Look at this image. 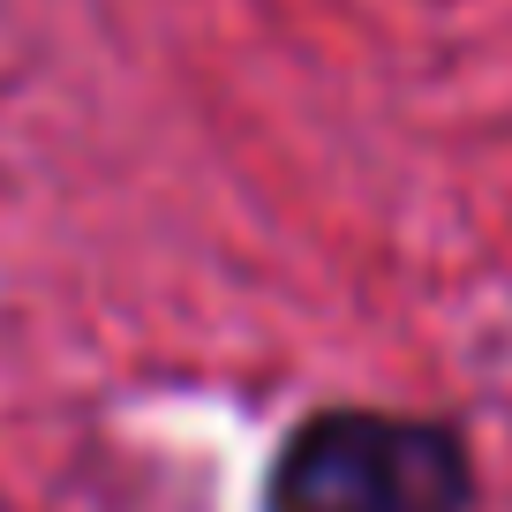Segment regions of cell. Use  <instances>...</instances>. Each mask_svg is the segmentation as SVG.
I'll list each match as a JSON object with an SVG mask.
<instances>
[{
    "mask_svg": "<svg viewBox=\"0 0 512 512\" xmlns=\"http://www.w3.org/2000/svg\"><path fill=\"white\" fill-rule=\"evenodd\" d=\"M475 467L445 422L324 407L279 445L264 512H467Z\"/></svg>",
    "mask_w": 512,
    "mask_h": 512,
    "instance_id": "obj_1",
    "label": "cell"
}]
</instances>
